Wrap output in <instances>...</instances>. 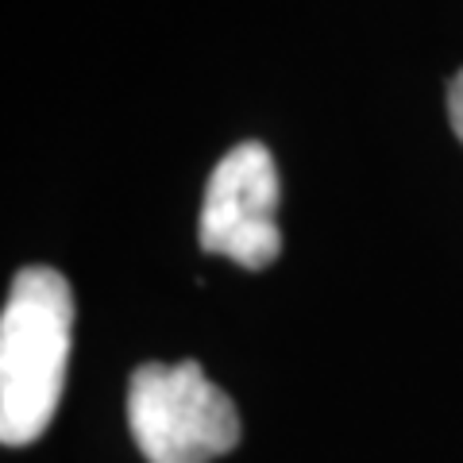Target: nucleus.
I'll list each match as a JSON object with an SVG mask.
<instances>
[{
    "mask_svg": "<svg viewBox=\"0 0 463 463\" xmlns=\"http://www.w3.org/2000/svg\"><path fill=\"white\" fill-rule=\"evenodd\" d=\"M74 294L54 267L16 274L0 317V440L32 444L47 432L66 386Z\"/></svg>",
    "mask_w": 463,
    "mask_h": 463,
    "instance_id": "nucleus-1",
    "label": "nucleus"
},
{
    "mask_svg": "<svg viewBox=\"0 0 463 463\" xmlns=\"http://www.w3.org/2000/svg\"><path fill=\"white\" fill-rule=\"evenodd\" d=\"M128 425L147 463H213L240 444V413L201 364H147L132 374Z\"/></svg>",
    "mask_w": 463,
    "mask_h": 463,
    "instance_id": "nucleus-2",
    "label": "nucleus"
},
{
    "mask_svg": "<svg viewBox=\"0 0 463 463\" xmlns=\"http://www.w3.org/2000/svg\"><path fill=\"white\" fill-rule=\"evenodd\" d=\"M448 116H452L456 136L463 139V70L452 78V85H448Z\"/></svg>",
    "mask_w": 463,
    "mask_h": 463,
    "instance_id": "nucleus-4",
    "label": "nucleus"
},
{
    "mask_svg": "<svg viewBox=\"0 0 463 463\" xmlns=\"http://www.w3.org/2000/svg\"><path fill=\"white\" fill-rule=\"evenodd\" d=\"M197 232L209 255H224L243 270H263L279 259V166L263 143H240L216 163Z\"/></svg>",
    "mask_w": 463,
    "mask_h": 463,
    "instance_id": "nucleus-3",
    "label": "nucleus"
}]
</instances>
